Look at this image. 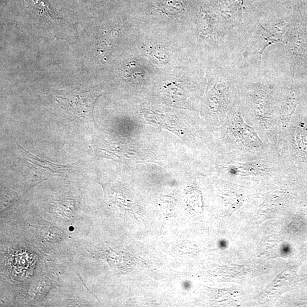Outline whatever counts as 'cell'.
I'll list each match as a JSON object with an SVG mask.
<instances>
[{
	"mask_svg": "<svg viewBox=\"0 0 307 307\" xmlns=\"http://www.w3.org/2000/svg\"><path fill=\"white\" fill-rule=\"evenodd\" d=\"M51 93L60 107L71 118L81 121H88L93 118L97 97L92 93L81 90H61Z\"/></svg>",
	"mask_w": 307,
	"mask_h": 307,
	"instance_id": "6da1fadb",
	"label": "cell"
},
{
	"mask_svg": "<svg viewBox=\"0 0 307 307\" xmlns=\"http://www.w3.org/2000/svg\"><path fill=\"white\" fill-rule=\"evenodd\" d=\"M120 31L113 28L106 32L101 36L96 46V56L99 60L105 62L116 48L119 41Z\"/></svg>",
	"mask_w": 307,
	"mask_h": 307,
	"instance_id": "7a4b0ae2",
	"label": "cell"
},
{
	"mask_svg": "<svg viewBox=\"0 0 307 307\" xmlns=\"http://www.w3.org/2000/svg\"><path fill=\"white\" fill-rule=\"evenodd\" d=\"M287 26H288L287 24L280 23L268 29L261 24L262 29H263L261 36L262 44L256 52L259 56L260 62L262 55H263L266 49L270 45L277 42L284 43V38L286 31Z\"/></svg>",
	"mask_w": 307,
	"mask_h": 307,
	"instance_id": "3957f363",
	"label": "cell"
},
{
	"mask_svg": "<svg viewBox=\"0 0 307 307\" xmlns=\"http://www.w3.org/2000/svg\"><path fill=\"white\" fill-rule=\"evenodd\" d=\"M300 29H296L292 32L288 38V47L291 55L292 60V70L294 72L296 70V65L298 56L301 54L302 48L301 40L300 39L301 31Z\"/></svg>",
	"mask_w": 307,
	"mask_h": 307,
	"instance_id": "277c9868",
	"label": "cell"
},
{
	"mask_svg": "<svg viewBox=\"0 0 307 307\" xmlns=\"http://www.w3.org/2000/svg\"><path fill=\"white\" fill-rule=\"evenodd\" d=\"M281 252L282 255H288L291 252V248L290 245H285L281 248Z\"/></svg>",
	"mask_w": 307,
	"mask_h": 307,
	"instance_id": "5b68a950",
	"label": "cell"
},
{
	"mask_svg": "<svg viewBox=\"0 0 307 307\" xmlns=\"http://www.w3.org/2000/svg\"><path fill=\"white\" fill-rule=\"evenodd\" d=\"M221 246H222V247H226V246H227L226 242H225V241H223V242H222V243H221Z\"/></svg>",
	"mask_w": 307,
	"mask_h": 307,
	"instance_id": "8992f818",
	"label": "cell"
}]
</instances>
